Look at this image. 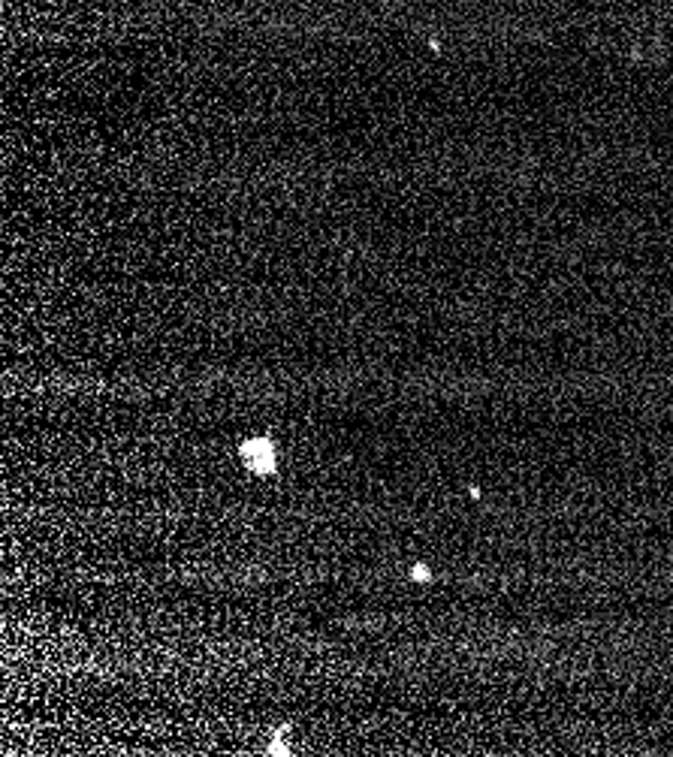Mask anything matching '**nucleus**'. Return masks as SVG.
<instances>
[{"label": "nucleus", "mask_w": 673, "mask_h": 757, "mask_svg": "<svg viewBox=\"0 0 673 757\" xmlns=\"http://www.w3.org/2000/svg\"><path fill=\"white\" fill-rule=\"evenodd\" d=\"M239 459L248 471H254L260 477L278 471V453H275L272 438H266V435H254V438L242 441L239 444Z\"/></svg>", "instance_id": "obj_1"}, {"label": "nucleus", "mask_w": 673, "mask_h": 757, "mask_svg": "<svg viewBox=\"0 0 673 757\" xmlns=\"http://www.w3.org/2000/svg\"><path fill=\"white\" fill-rule=\"evenodd\" d=\"M411 577L423 583V580H429V577H432V571H429V567H423V564H414V567H411Z\"/></svg>", "instance_id": "obj_2"}]
</instances>
